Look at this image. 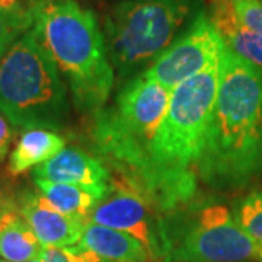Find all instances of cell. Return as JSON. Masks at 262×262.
<instances>
[{"mask_svg": "<svg viewBox=\"0 0 262 262\" xmlns=\"http://www.w3.org/2000/svg\"><path fill=\"white\" fill-rule=\"evenodd\" d=\"M261 178L262 67L225 46L198 179L210 189L232 192Z\"/></svg>", "mask_w": 262, "mask_h": 262, "instance_id": "obj_1", "label": "cell"}, {"mask_svg": "<svg viewBox=\"0 0 262 262\" xmlns=\"http://www.w3.org/2000/svg\"><path fill=\"white\" fill-rule=\"evenodd\" d=\"M219 63L178 84L168 111L150 143L134 191L159 214L181 210L196 200L198 162L214 108Z\"/></svg>", "mask_w": 262, "mask_h": 262, "instance_id": "obj_2", "label": "cell"}, {"mask_svg": "<svg viewBox=\"0 0 262 262\" xmlns=\"http://www.w3.org/2000/svg\"><path fill=\"white\" fill-rule=\"evenodd\" d=\"M31 32L69 83L79 114L94 115L108 102L115 72L98 16L76 0H29Z\"/></svg>", "mask_w": 262, "mask_h": 262, "instance_id": "obj_3", "label": "cell"}, {"mask_svg": "<svg viewBox=\"0 0 262 262\" xmlns=\"http://www.w3.org/2000/svg\"><path fill=\"white\" fill-rule=\"evenodd\" d=\"M170 94L141 72L122 84L111 106L92 115L89 137L95 156L115 172L114 181L133 191L168 111Z\"/></svg>", "mask_w": 262, "mask_h": 262, "instance_id": "obj_4", "label": "cell"}, {"mask_svg": "<svg viewBox=\"0 0 262 262\" xmlns=\"http://www.w3.org/2000/svg\"><path fill=\"white\" fill-rule=\"evenodd\" d=\"M203 10V0H120L106 10L102 31L118 79L147 69ZM143 70V72H144Z\"/></svg>", "mask_w": 262, "mask_h": 262, "instance_id": "obj_5", "label": "cell"}, {"mask_svg": "<svg viewBox=\"0 0 262 262\" xmlns=\"http://www.w3.org/2000/svg\"><path fill=\"white\" fill-rule=\"evenodd\" d=\"M0 110L22 130L57 131L69 120L67 86L31 31L0 58Z\"/></svg>", "mask_w": 262, "mask_h": 262, "instance_id": "obj_6", "label": "cell"}, {"mask_svg": "<svg viewBox=\"0 0 262 262\" xmlns=\"http://www.w3.org/2000/svg\"><path fill=\"white\" fill-rule=\"evenodd\" d=\"M163 229L165 262H249L261 252L227 207L206 198L163 215Z\"/></svg>", "mask_w": 262, "mask_h": 262, "instance_id": "obj_7", "label": "cell"}, {"mask_svg": "<svg viewBox=\"0 0 262 262\" xmlns=\"http://www.w3.org/2000/svg\"><path fill=\"white\" fill-rule=\"evenodd\" d=\"M223 48V39L203 9L143 73L172 92L178 84L219 63Z\"/></svg>", "mask_w": 262, "mask_h": 262, "instance_id": "obj_8", "label": "cell"}, {"mask_svg": "<svg viewBox=\"0 0 262 262\" xmlns=\"http://www.w3.org/2000/svg\"><path fill=\"white\" fill-rule=\"evenodd\" d=\"M88 222L131 234L146 248L151 261L165 262L163 215L131 188L113 179L108 195L91 211Z\"/></svg>", "mask_w": 262, "mask_h": 262, "instance_id": "obj_9", "label": "cell"}, {"mask_svg": "<svg viewBox=\"0 0 262 262\" xmlns=\"http://www.w3.org/2000/svg\"><path fill=\"white\" fill-rule=\"evenodd\" d=\"M18 213L44 248H70L80 242L86 222L60 213L41 192H19Z\"/></svg>", "mask_w": 262, "mask_h": 262, "instance_id": "obj_10", "label": "cell"}, {"mask_svg": "<svg viewBox=\"0 0 262 262\" xmlns=\"http://www.w3.org/2000/svg\"><path fill=\"white\" fill-rule=\"evenodd\" d=\"M34 179L86 187L111 185V172L102 160L82 149L67 147L34 168Z\"/></svg>", "mask_w": 262, "mask_h": 262, "instance_id": "obj_11", "label": "cell"}, {"mask_svg": "<svg viewBox=\"0 0 262 262\" xmlns=\"http://www.w3.org/2000/svg\"><path fill=\"white\" fill-rule=\"evenodd\" d=\"M86 262H153L146 248L131 234L86 222L76 245Z\"/></svg>", "mask_w": 262, "mask_h": 262, "instance_id": "obj_12", "label": "cell"}, {"mask_svg": "<svg viewBox=\"0 0 262 262\" xmlns=\"http://www.w3.org/2000/svg\"><path fill=\"white\" fill-rule=\"evenodd\" d=\"M207 15L225 46L234 54L262 67V37L244 25L230 0H207Z\"/></svg>", "mask_w": 262, "mask_h": 262, "instance_id": "obj_13", "label": "cell"}, {"mask_svg": "<svg viewBox=\"0 0 262 262\" xmlns=\"http://www.w3.org/2000/svg\"><path fill=\"white\" fill-rule=\"evenodd\" d=\"M35 187L60 213L88 222L95 207L108 195L111 185L86 187L75 184L51 182L46 179H34Z\"/></svg>", "mask_w": 262, "mask_h": 262, "instance_id": "obj_14", "label": "cell"}, {"mask_svg": "<svg viewBox=\"0 0 262 262\" xmlns=\"http://www.w3.org/2000/svg\"><path fill=\"white\" fill-rule=\"evenodd\" d=\"M64 144V139L57 131L46 128L24 130L10 153L8 170L10 175H19L31 168H37L60 153Z\"/></svg>", "mask_w": 262, "mask_h": 262, "instance_id": "obj_15", "label": "cell"}, {"mask_svg": "<svg viewBox=\"0 0 262 262\" xmlns=\"http://www.w3.org/2000/svg\"><path fill=\"white\" fill-rule=\"evenodd\" d=\"M44 246L31 226L18 211L0 219V259L6 262H28L39 259Z\"/></svg>", "mask_w": 262, "mask_h": 262, "instance_id": "obj_16", "label": "cell"}, {"mask_svg": "<svg viewBox=\"0 0 262 262\" xmlns=\"http://www.w3.org/2000/svg\"><path fill=\"white\" fill-rule=\"evenodd\" d=\"M233 215L237 225L262 245V189H253L237 201Z\"/></svg>", "mask_w": 262, "mask_h": 262, "instance_id": "obj_17", "label": "cell"}, {"mask_svg": "<svg viewBox=\"0 0 262 262\" xmlns=\"http://www.w3.org/2000/svg\"><path fill=\"white\" fill-rule=\"evenodd\" d=\"M29 29L31 16L28 9L24 12H10L0 8V58Z\"/></svg>", "mask_w": 262, "mask_h": 262, "instance_id": "obj_18", "label": "cell"}, {"mask_svg": "<svg viewBox=\"0 0 262 262\" xmlns=\"http://www.w3.org/2000/svg\"><path fill=\"white\" fill-rule=\"evenodd\" d=\"M239 20L262 37L261 0H230Z\"/></svg>", "mask_w": 262, "mask_h": 262, "instance_id": "obj_19", "label": "cell"}, {"mask_svg": "<svg viewBox=\"0 0 262 262\" xmlns=\"http://www.w3.org/2000/svg\"><path fill=\"white\" fill-rule=\"evenodd\" d=\"M41 259L44 262H86L77 246L70 248H44Z\"/></svg>", "mask_w": 262, "mask_h": 262, "instance_id": "obj_20", "label": "cell"}, {"mask_svg": "<svg viewBox=\"0 0 262 262\" xmlns=\"http://www.w3.org/2000/svg\"><path fill=\"white\" fill-rule=\"evenodd\" d=\"M18 194L13 191L9 179L0 175V215L18 211Z\"/></svg>", "mask_w": 262, "mask_h": 262, "instance_id": "obj_21", "label": "cell"}, {"mask_svg": "<svg viewBox=\"0 0 262 262\" xmlns=\"http://www.w3.org/2000/svg\"><path fill=\"white\" fill-rule=\"evenodd\" d=\"M12 140H13V125L0 110V163L6 159Z\"/></svg>", "mask_w": 262, "mask_h": 262, "instance_id": "obj_22", "label": "cell"}, {"mask_svg": "<svg viewBox=\"0 0 262 262\" xmlns=\"http://www.w3.org/2000/svg\"><path fill=\"white\" fill-rule=\"evenodd\" d=\"M0 8L10 12H24L28 9L22 0H0Z\"/></svg>", "mask_w": 262, "mask_h": 262, "instance_id": "obj_23", "label": "cell"}, {"mask_svg": "<svg viewBox=\"0 0 262 262\" xmlns=\"http://www.w3.org/2000/svg\"><path fill=\"white\" fill-rule=\"evenodd\" d=\"M0 262H6V261H3V259H0ZM28 262H44L41 258L39 259H34V261H28Z\"/></svg>", "mask_w": 262, "mask_h": 262, "instance_id": "obj_24", "label": "cell"}, {"mask_svg": "<svg viewBox=\"0 0 262 262\" xmlns=\"http://www.w3.org/2000/svg\"><path fill=\"white\" fill-rule=\"evenodd\" d=\"M29 2V0H28ZM48 2H64V0H48Z\"/></svg>", "mask_w": 262, "mask_h": 262, "instance_id": "obj_25", "label": "cell"}, {"mask_svg": "<svg viewBox=\"0 0 262 262\" xmlns=\"http://www.w3.org/2000/svg\"><path fill=\"white\" fill-rule=\"evenodd\" d=\"M2 217H3V215H0V219H2Z\"/></svg>", "mask_w": 262, "mask_h": 262, "instance_id": "obj_26", "label": "cell"}, {"mask_svg": "<svg viewBox=\"0 0 262 262\" xmlns=\"http://www.w3.org/2000/svg\"><path fill=\"white\" fill-rule=\"evenodd\" d=\"M261 2H262V0H261Z\"/></svg>", "mask_w": 262, "mask_h": 262, "instance_id": "obj_27", "label": "cell"}]
</instances>
